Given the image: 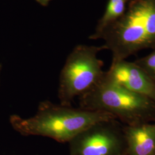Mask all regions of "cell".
Masks as SVG:
<instances>
[{"instance_id": "ba28073f", "label": "cell", "mask_w": 155, "mask_h": 155, "mask_svg": "<svg viewBox=\"0 0 155 155\" xmlns=\"http://www.w3.org/2000/svg\"><path fill=\"white\" fill-rule=\"evenodd\" d=\"M127 2V0H108L105 13L98 22L93 34L100 33L122 16L126 11Z\"/></svg>"}, {"instance_id": "7a4b0ae2", "label": "cell", "mask_w": 155, "mask_h": 155, "mask_svg": "<svg viewBox=\"0 0 155 155\" xmlns=\"http://www.w3.org/2000/svg\"><path fill=\"white\" fill-rule=\"evenodd\" d=\"M89 39H103L112 61L126 60L139 51L155 48V1L132 0L122 16Z\"/></svg>"}, {"instance_id": "7c38bea8", "label": "cell", "mask_w": 155, "mask_h": 155, "mask_svg": "<svg viewBox=\"0 0 155 155\" xmlns=\"http://www.w3.org/2000/svg\"><path fill=\"white\" fill-rule=\"evenodd\" d=\"M127 1H132V0H127Z\"/></svg>"}, {"instance_id": "277c9868", "label": "cell", "mask_w": 155, "mask_h": 155, "mask_svg": "<svg viewBox=\"0 0 155 155\" xmlns=\"http://www.w3.org/2000/svg\"><path fill=\"white\" fill-rule=\"evenodd\" d=\"M104 45H79L68 56L61 70L58 95L62 105L71 106L75 97L82 96L102 81L104 63L98 58Z\"/></svg>"}, {"instance_id": "8fae6325", "label": "cell", "mask_w": 155, "mask_h": 155, "mask_svg": "<svg viewBox=\"0 0 155 155\" xmlns=\"http://www.w3.org/2000/svg\"><path fill=\"white\" fill-rule=\"evenodd\" d=\"M2 64L0 63V83H1V72H2Z\"/></svg>"}, {"instance_id": "5b68a950", "label": "cell", "mask_w": 155, "mask_h": 155, "mask_svg": "<svg viewBox=\"0 0 155 155\" xmlns=\"http://www.w3.org/2000/svg\"><path fill=\"white\" fill-rule=\"evenodd\" d=\"M70 155H125L123 125L117 120L97 122L69 142Z\"/></svg>"}, {"instance_id": "6da1fadb", "label": "cell", "mask_w": 155, "mask_h": 155, "mask_svg": "<svg viewBox=\"0 0 155 155\" xmlns=\"http://www.w3.org/2000/svg\"><path fill=\"white\" fill-rule=\"evenodd\" d=\"M116 118L105 112L57 105L50 101L39 104L36 113L29 118L10 117L12 127L22 136L49 137L68 143L78 134L97 122Z\"/></svg>"}, {"instance_id": "9c48e42d", "label": "cell", "mask_w": 155, "mask_h": 155, "mask_svg": "<svg viewBox=\"0 0 155 155\" xmlns=\"http://www.w3.org/2000/svg\"><path fill=\"white\" fill-rule=\"evenodd\" d=\"M134 62L140 67L155 83V48L148 55L137 59Z\"/></svg>"}, {"instance_id": "8992f818", "label": "cell", "mask_w": 155, "mask_h": 155, "mask_svg": "<svg viewBox=\"0 0 155 155\" xmlns=\"http://www.w3.org/2000/svg\"><path fill=\"white\" fill-rule=\"evenodd\" d=\"M104 78L134 93L141 94L155 102V83L134 61L121 60L111 61Z\"/></svg>"}, {"instance_id": "5bb4252c", "label": "cell", "mask_w": 155, "mask_h": 155, "mask_svg": "<svg viewBox=\"0 0 155 155\" xmlns=\"http://www.w3.org/2000/svg\"></svg>"}, {"instance_id": "4fadbf2b", "label": "cell", "mask_w": 155, "mask_h": 155, "mask_svg": "<svg viewBox=\"0 0 155 155\" xmlns=\"http://www.w3.org/2000/svg\"><path fill=\"white\" fill-rule=\"evenodd\" d=\"M154 1H155V0H154Z\"/></svg>"}, {"instance_id": "3957f363", "label": "cell", "mask_w": 155, "mask_h": 155, "mask_svg": "<svg viewBox=\"0 0 155 155\" xmlns=\"http://www.w3.org/2000/svg\"><path fill=\"white\" fill-rule=\"evenodd\" d=\"M79 106L84 109L109 113L124 125L155 122V102L104 77L79 97Z\"/></svg>"}, {"instance_id": "30bf717a", "label": "cell", "mask_w": 155, "mask_h": 155, "mask_svg": "<svg viewBox=\"0 0 155 155\" xmlns=\"http://www.w3.org/2000/svg\"><path fill=\"white\" fill-rule=\"evenodd\" d=\"M51 1V0H36V1L39 3L40 5L43 6H47L48 5Z\"/></svg>"}, {"instance_id": "52a82bcc", "label": "cell", "mask_w": 155, "mask_h": 155, "mask_svg": "<svg viewBox=\"0 0 155 155\" xmlns=\"http://www.w3.org/2000/svg\"><path fill=\"white\" fill-rule=\"evenodd\" d=\"M127 155H155V122L123 125Z\"/></svg>"}]
</instances>
